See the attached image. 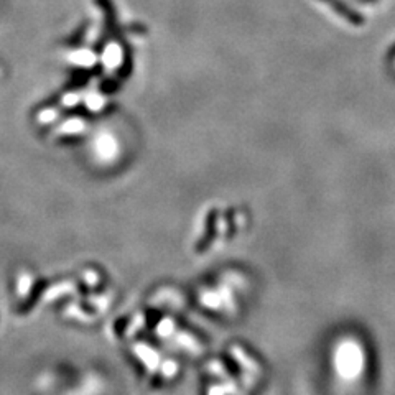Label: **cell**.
I'll use <instances>...</instances> for the list:
<instances>
[{"label":"cell","mask_w":395,"mask_h":395,"mask_svg":"<svg viewBox=\"0 0 395 395\" xmlns=\"http://www.w3.org/2000/svg\"><path fill=\"white\" fill-rule=\"evenodd\" d=\"M81 101H82V96L80 92L71 91V92H66V94L61 97V106L66 109H71V107H76Z\"/></svg>","instance_id":"cell-15"},{"label":"cell","mask_w":395,"mask_h":395,"mask_svg":"<svg viewBox=\"0 0 395 395\" xmlns=\"http://www.w3.org/2000/svg\"><path fill=\"white\" fill-rule=\"evenodd\" d=\"M82 102H85L86 109L92 114H99L104 112L109 106V99L106 94H101V92H90L82 97Z\"/></svg>","instance_id":"cell-7"},{"label":"cell","mask_w":395,"mask_h":395,"mask_svg":"<svg viewBox=\"0 0 395 395\" xmlns=\"http://www.w3.org/2000/svg\"><path fill=\"white\" fill-rule=\"evenodd\" d=\"M61 116V111L58 107H45L41 111L36 112L35 121L40 124V126H51V124L56 122Z\"/></svg>","instance_id":"cell-9"},{"label":"cell","mask_w":395,"mask_h":395,"mask_svg":"<svg viewBox=\"0 0 395 395\" xmlns=\"http://www.w3.org/2000/svg\"><path fill=\"white\" fill-rule=\"evenodd\" d=\"M158 337L162 340H168L171 335H175V321L171 318H162L160 323H157V328H155Z\"/></svg>","instance_id":"cell-12"},{"label":"cell","mask_w":395,"mask_h":395,"mask_svg":"<svg viewBox=\"0 0 395 395\" xmlns=\"http://www.w3.org/2000/svg\"><path fill=\"white\" fill-rule=\"evenodd\" d=\"M160 376H162L163 379H173L176 374H178V364H176L175 361H165L162 366H160Z\"/></svg>","instance_id":"cell-14"},{"label":"cell","mask_w":395,"mask_h":395,"mask_svg":"<svg viewBox=\"0 0 395 395\" xmlns=\"http://www.w3.org/2000/svg\"><path fill=\"white\" fill-rule=\"evenodd\" d=\"M176 345H178L181 350L185 351H191V352H196L198 350V342L193 336H190L188 332H183V335L176 336Z\"/></svg>","instance_id":"cell-13"},{"label":"cell","mask_w":395,"mask_h":395,"mask_svg":"<svg viewBox=\"0 0 395 395\" xmlns=\"http://www.w3.org/2000/svg\"><path fill=\"white\" fill-rule=\"evenodd\" d=\"M87 131V122L81 117H70L66 119L56 127L55 134L61 139H72V137H81Z\"/></svg>","instance_id":"cell-4"},{"label":"cell","mask_w":395,"mask_h":395,"mask_svg":"<svg viewBox=\"0 0 395 395\" xmlns=\"http://www.w3.org/2000/svg\"><path fill=\"white\" fill-rule=\"evenodd\" d=\"M76 292V285L71 282V280H63V282L53 285V287L46 290L45 293V300L51 301V300H60L65 298V296H70Z\"/></svg>","instance_id":"cell-6"},{"label":"cell","mask_w":395,"mask_h":395,"mask_svg":"<svg viewBox=\"0 0 395 395\" xmlns=\"http://www.w3.org/2000/svg\"><path fill=\"white\" fill-rule=\"evenodd\" d=\"M33 290V277L27 272H22L17 277V295L18 298H27Z\"/></svg>","instance_id":"cell-10"},{"label":"cell","mask_w":395,"mask_h":395,"mask_svg":"<svg viewBox=\"0 0 395 395\" xmlns=\"http://www.w3.org/2000/svg\"><path fill=\"white\" fill-rule=\"evenodd\" d=\"M87 301H90L92 310L97 311V313H104V311L111 308L112 298H111V293L104 292V293H92L90 298H87Z\"/></svg>","instance_id":"cell-8"},{"label":"cell","mask_w":395,"mask_h":395,"mask_svg":"<svg viewBox=\"0 0 395 395\" xmlns=\"http://www.w3.org/2000/svg\"><path fill=\"white\" fill-rule=\"evenodd\" d=\"M66 318L80 321V323H92L94 321V311H87L85 305L81 303H67L63 308Z\"/></svg>","instance_id":"cell-5"},{"label":"cell","mask_w":395,"mask_h":395,"mask_svg":"<svg viewBox=\"0 0 395 395\" xmlns=\"http://www.w3.org/2000/svg\"><path fill=\"white\" fill-rule=\"evenodd\" d=\"M117 142L114 139V135L111 134H99L94 140V152L99 157V160L102 162H107V160H114V157L117 155Z\"/></svg>","instance_id":"cell-3"},{"label":"cell","mask_w":395,"mask_h":395,"mask_svg":"<svg viewBox=\"0 0 395 395\" xmlns=\"http://www.w3.org/2000/svg\"><path fill=\"white\" fill-rule=\"evenodd\" d=\"M132 351L140 364L147 369L150 372L158 371L160 367V352L157 350H153L152 346L147 345V342H135L132 346Z\"/></svg>","instance_id":"cell-2"},{"label":"cell","mask_w":395,"mask_h":395,"mask_svg":"<svg viewBox=\"0 0 395 395\" xmlns=\"http://www.w3.org/2000/svg\"><path fill=\"white\" fill-rule=\"evenodd\" d=\"M81 282L85 283L87 288L96 290L99 285H101V275H99V272L94 269H86L82 270L81 274Z\"/></svg>","instance_id":"cell-11"},{"label":"cell","mask_w":395,"mask_h":395,"mask_svg":"<svg viewBox=\"0 0 395 395\" xmlns=\"http://www.w3.org/2000/svg\"><path fill=\"white\" fill-rule=\"evenodd\" d=\"M336 364L340 372L345 377H355L361 372L362 366V355L359 351V347L355 345H342L340 350H337V357Z\"/></svg>","instance_id":"cell-1"}]
</instances>
